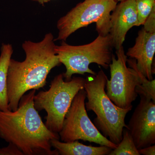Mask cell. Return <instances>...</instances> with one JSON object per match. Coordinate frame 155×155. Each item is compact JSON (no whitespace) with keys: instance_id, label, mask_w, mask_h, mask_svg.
Here are the masks:
<instances>
[{"instance_id":"1","label":"cell","mask_w":155,"mask_h":155,"mask_svg":"<svg viewBox=\"0 0 155 155\" xmlns=\"http://www.w3.org/2000/svg\"><path fill=\"white\" fill-rule=\"evenodd\" d=\"M54 38L47 33L41 41L26 40L22 47L25 53L24 61L11 59L7 74V95L8 109L14 111L26 92L38 90L46 85L51 70L61 65L55 51Z\"/></svg>"},{"instance_id":"2","label":"cell","mask_w":155,"mask_h":155,"mask_svg":"<svg viewBox=\"0 0 155 155\" xmlns=\"http://www.w3.org/2000/svg\"><path fill=\"white\" fill-rule=\"evenodd\" d=\"M35 92L22 96L16 110H0V137L24 155H59L52 150L51 140H60V136L48 129L35 108Z\"/></svg>"},{"instance_id":"3","label":"cell","mask_w":155,"mask_h":155,"mask_svg":"<svg viewBox=\"0 0 155 155\" xmlns=\"http://www.w3.org/2000/svg\"><path fill=\"white\" fill-rule=\"evenodd\" d=\"M108 78L101 69L96 75L85 78L84 89L87 101L86 110L92 111L97 117L94 125L105 137L116 145L122 138L124 128H127L125 119L131 109H123L116 105L107 95L105 87Z\"/></svg>"},{"instance_id":"4","label":"cell","mask_w":155,"mask_h":155,"mask_svg":"<svg viewBox=\"0 0 155 155\" xmlns=\"http://www.w3.org/2000/svg\"><path fill=\"white\" fill-rule=\"evenodd\" d=\"M113 48L109 34L106 36L98 35L93 41L81 45H72L63 41L60 45H56L55 51L61 64L66 67L64 78L69 81L74 74L96 75L90 68L91 64L107 69L112 62Z\"/></svg>"},{"instance_id":"5","label":"cell","mask_w":155,"mask_h":155,"mask_svg":"<svg viewBox=\"0 0 155 155\" xmlns=\"http://www.w3.org/2000/svg\"><path fill=\"white\" fill-rule=\"evenodd\" d=\"M84 83L85 78L80 77L65 81L63 74H60L52 81L48 90L35 95V109L38 111L45 110L47 113L45 125L49 130L54 133L60 132L74 97L84 89Z\"/></svg>"},{"instance_id":"6","label":"cell","mask_w":155,"mask_h":155,"mask_svg":"<svg viewBox=\"0 0 155 155\" xmlns=\"http://www.w3.org/2000/svg\"><path fill=\"white\" fill-rule=\"evenodd\" d=\"M117 3L116 0H84L78 3L58 20V36L55 41H65L76 31L94 22L98 35H107L110 28L111 13Z\"/></svg>"},{"instance_id":"7","label":"cell","mask_w":155,"mask_h":155,"mask_svg":"<svg viewBox=\"0 0 155 155\" xmlns=\"http://www.w3.org/2000/svg\"><path fill=\"white\" fill-rule=\"evenodd\" d=\"M86 94L83 89L74 97L59 133L61 141L69 142L80 140L116 148L117 145L105 137L90 119L85 108Z\"/></svg>"},{"instance_id":"8","label":"cell","mask_w":155,"mask_h":155,"mask_svg":"<svg viewBox=\"0 0 155 155\" xmlns=\"http://www.w3.org/2000/svg\"><path fill=\"white\" fill-rule=\"evenodd\" d=\"M113 54L109 67L110 79L107 81V95L116 105L123 109L132 110V103L138 94L136 88L141 86L140 79L136 72L127 66V57L123 46Z\"/></svg>"},{"instance_id":"9","label":"cell","mask_w":155,"mask_h":155,"mask_svg":"<svg viewBox=\"0 0 155 155\" xmlns=\"http://www.w3.org/2000/svg\"><path fill=\"white\" fill-rule=\"evenodd\" d=\"M140 97L127 128L138 150L155 143V103L147 97Z\"/></svg>"},{"instance_id":"10","label":"cell","mask_w":155,"mask_h":155,"mask_svg":"<svg viewBox=\"0 0 155 155\" xmlns=\"http://www.w3.org/2000/svg\"><path fill=\"white\" fill-rule=\"evenodd\" d=\"M135 0H124L116 5L110 16V34L113 48L116 51L123 46L128 31L137 26Z\"/></svg>"},{"instance_id":"11","label":"cell","mask_w":155,"mask_h":155,"mask_svg":"<svg viewBox=\"0 0 155 155\" xmlns=\"http://www.w3.org/2000/svg\"><path fill=\"white\" fill-rule=\"evenodd\" d=\"M155 53V33H150L143 28L139 31L135 44L129 48L126 56L135 59L137 67L148 79L153 78L152 67Z\"/></svg>"},{"instance_id":"12","label":"cell","mask_w":155,"mask_h":155,"mask_svg":"<svg viewBox=\"0 0 155 155\" xmlns=\"http://www.w3.org/2000/svg\"><path fill=\"white\" fill-rule=\"evenodd\" d=\"M51 145L61 155H109L113 150L105 146L85 145L78 140L64 142L53 139L51 140Z\"/></svg>"},{"instance_id":"13","label":"cell","mask_w":155,"mask_h":155,"mask_svg":"<svg viewBox=\"0 0 155 155\" xmlns=\"http://www.w3.org/2000/svg\"><path fill=\"white\" fill-rule=\"evenodd\" d=\"M0 51V110L6 111L9 110L7 95V74L14 50L10 44L2 43Z\"/></svg>"},{"instance_id":"14","label":"cell","mask_w":155,"mask_h":155,"mask_svg":"<svg viewBox=\"0 0 155 155\" xmlns=\"http://www.w3.org/2000/svg\"><path fill=\"white\" fill-rule=\"evenodd\" d=\"M127 63L129 67L133 68L136 72L140 79L141 86L136 88L137 93L152 100L155 103V80H149L137 67L136 61L133 58L127 59Z\"/></svg>"},{"instance_id":"15","label":"cell","mask_w":155,"mask_h":155,"mask_svg":"<svg viewBox=\"0 0 155 155\" xmlns=\"http://www.w3.org/2000/svg\"><path fill=\"white\" fill-rule=\"evenodd\" d=\"M109 155H140L128 129L124 128L122 138L116 148L112 150Z\"/></svg>"},{"instance_id":"16","label":"cell","mask_w":155,"mask_h":155,"mask_svg":"<svg viewBox=\"0 0 155 155\" xmlns=\"http://www.w3.org/2000/svg\"><path fill=\"white\" fill-rule=\"evenodd\" d=\"M137 11V26L143 25L147 18L155 8V0H135Z\"/></svg>"},{"instance_id":"17","label":"cell","mask_w":155,"mask_h":155,"mask_svg":"<svg viewBox=\"0 0 155 155\" xmlns=\"http://www.w3.org/2000/svg\"><path fill=\"white\" fill-rule=\"evenodd\" d=\"M143 29L150 33H155V8H154L143 24Z\"/></svg>"},{"instance_id":"18","label":"cell","mask_w":155,"mask_h":155,"mask_svg":"<svg viewBox=\"0 0 155 155\" xmlns=\"http://www.w3.org/2000/svg\"><path fill=\"white\" fill-rule=\"evenodd\" d=\"M0 155H24L21 151L14 145L10 144L8 147L0 148Z\"/></svg>"},{"instance_id":"19","label":"cell","mask_w":155,"mask_h":155,"mask_svg":"<svg viewBox=\"0 0 155 155\" xmlns=\"http://www.w3.org/2000/svg\"><path fill=\"white\" fill-rule=\"evenodd\" d=\"M140 154L143 155H155V145L154 144L150 146L145 147L138 150Z\"/></svg>"},{"instance_id":"20","label":"cell","mask_w":155,"mask_h":155,"mask_svg":"<svg viewBox=\"0 0 155 155\" xmlns=\"http://www.w3.org/2000/svg\"><path fill=\"white\" fill-rule=\"evenodd\" d=\"M32 1L37 2L39 3L41 5H44V4H46V3L50 2L51 0H32Z\"/></svg>"},{"instance_id":"21","label":"cell","mask_w":155,"mask_h":155,"mask_svg":"<svg viewBox=\"0 0 155 155\" xmlns=\"http://www.w3.org/2000/svg\"><path fill=\"white\" fill-rule=\"evenodd\" d=\"M116 1H117V2H122V1H124V0H116Z\"/></svg>"}]
</instances>
